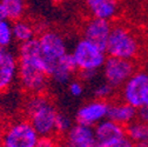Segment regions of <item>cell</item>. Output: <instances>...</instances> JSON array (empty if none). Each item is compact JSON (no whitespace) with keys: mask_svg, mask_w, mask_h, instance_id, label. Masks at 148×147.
Listing matches in <instances>:
<instances>
[{"mask_svg":"<svg viewBox=\"0 0 148 147\" xmlns=\"http://www.w3.org/2000/svg\"><path fill=\"white\" fill-rule=\"evenodd\" d=\"M105 49L108 57L136 61L142 53V41L139 34L129 26L115 23L112 25Z\"/></svg>","mask_w":148,"mask_h":147,"instance_id":"277c9868","label":"cell"},{"mask_svg":"<svg viewBox=\"0 0 148 147\" xmlns=\"http://www.w3.org/2000/svg\"><path fill=\"white\" fill-rule=\"evenodd\" d=\"M18 80V56L10 48L0 47V94Z\"/></svg>","mask_w":148,"mask_h":147,"instance_id":"30bf717a","label":"cell"},{"mask_svg":"<svg viewBox=\"0 0 148 147\" xmlns=\"http://www.w3.org/2000/svg\"><path fill=\"white\" fill-rule=\"evenodd\" d=\"M78 1H81V0H78ZM84 1H85V0H84Z\"/></svg>","mask_w":148,"mask_h":147,"instance_id":"1f68e13d","label":"cell"},{"mask_svg":"<svg viewBox=\"0 0 148 147\" xmlns=\"http://www.w3.org/2000/svg\"><path fill=\"white\" fill-rule=\"evenodd\" d=\"M0 147H4V145H3V131H0Z\"/></svg>","mask_w":148,"mask_h":147,"instance_id":"f1b7e54d","label":"cell"},{"mask_svg":"<svg viewBox=\"0 0 148 147\" xmlns=\"http://www.w3.org/2000/svg\"><path fill=\"white\" fill-rule=\"evenodd\" d=\"M77 73H78L77 67L74 65V61L69 53L60 63V65L55 68V71L52 73L49 79L58 85H64V84H68L72 79H74Z\"/></svg>","mask_w":148,"mask_h":147,"instance_id":"2e32d148","label":"cell"},{"mask_svg":"<svg viewBox=\"0 0 148 147\" xmlns=\"http://www.w3.org/2000/svg\"><path fill=\"white\" fill-rule=\"evenodd\" d=\"M97 147H134V144L127 137L109 142H98Z\"/></svg>","mask_w":148,"mask_h":147,"instance_id":"cb8c5ba5","label":"cell"},{"mask_svg":"<svg viewBox=\"0 0 148 147\" xmlns=\"http://www.w3.org/2000/svg\"><path fill=\"white\" fill-rule=\"evenodd\" d=\"M35 40L39 63L47 76L51 77L65 57L69 54L67 41L60 32L54 30H45L40 32Z\"/></svg>","mask_w":148,"mask_h":147,"instance_id":"3957f363","label":"cell"},{"mask_svg":"<svg viewBox=\"0 0 148 147\" xmlns=\"http://www.w3.org/2000/svg\"><path fill=\"white\" fill-rule=\"evenodd\" d=\"M78 72H100L106 59V49L85 38L78 39L69 51Z\"/></svg>","mask_w":148,"mask_h":147,"instance_id":"5b68a950","label":"cell"},{"mask_svg":"<svg viewBox=\"0 0 148 147\" xmlns=\"http://www.w3.org/2000/svg\"><path fill=\"white\" fill-rule=\"evenodd\" d=\"M0 10L5 19L13 23L25 16L26 1L25 0H0Z\"/></svg>","mask_w":148,"mask_h":147,"instance_id":"ac0fdd59","label":"cell"},{"mask_svg":"<svg viewBox=\"0 0 148 147\" xmlns=\"http://www.w3.org/2000/svg\"><path fill=\"white\" fill-rule=\"evenodd\" d=\"M73 119L62 112H58L57 120H55V132L57 135H64L69 131V128L73 126Z\"/></svg>","mask_w":148,"mask_h":147,"instance_id":"7402d4cb","label":"cell"},{"mask_svg":"<svg viewBox=\"0 0 148 147\" xmlns=\"http://www.w3.org/2000/svg\"><path fill=\"white\" fill-rule=\"evenodd\" d=\"M138 69L136 61L126 60L114 57H107L102 68V78L103 81L109 84L118 92L125 85V82L131 78L134 72Z\"/></svg>","mask_w":148,"mask_h":147,"instance_id":"ba28073f","label":"cell"},{"mask_svg":"<svg viewBox=\"0 0 148 147\" xmlns=\"http://www.w3.org/2000/svg\"><path fill=\"white\" fill-rule=\"evenodd\" d=\"M40 135L27 119L12 121L3 130L4 147H35Z\"/></svg>","mask_w":148,"mask_h":147,"instance_id":"8992f818","label":"cell"},{"mask_svg":"<svg viewBox=\"0 0 148 147\" xmlns=\"http://www.w3.org/2000/svg\"><path fill=\"white\" fill-rule=\"evenodd\" d=\"M59 140L57 135H45L40 137L35 147H58Z\"/></svg>","mask_w":148,"mask_h":147,"instance_id":"d4e9b609","label":"cell"},{"mask_svg":"<svg viewBox=\"0 0 148 147\" xmlns=\"http://www.w3.org/2000/svg\"><path fill=\"white\" fill-rule=\"evenodd\" d=\"M51 1H52L53 4H55V5H59V4L64 3V1H65V0H51Z\"/></svg>","mask_w":148,"mask_h":147,"instance_id":"4316f807","label":"cell"},{"mask_svg":"<svg viewBox=\"0 0 148 147\" xmlns=\"http://www.w3.org/2000/svg\"><path fill=\"white\" fill-rule=\"evenodd\" d=\"M62 142L68 147H97L98 140L94 127L74 122L69 131L62 135Z\"/></svg>","mask_w":148,"mask_h":147,"instance_id":"7c38bea8","label":"cell"},{"mask_svg":"<svg viewBox=\"0 0 148 147\" xmlns=\"http://www.w3.org/2000/svg\"><path fill=\"white\" fill-rule=\"evenodd\" d=\"M18 81L27 94L45 93L49 77L39 63L36 40L21 44L18 49Z\"/></svg>","mask_w":148,"mask_h":147,"instance_id":"6da1fadb","label":"cell"},{"mask_svg":"<svg viewBox=\"0 0 148 147\" xmlns=\"http://www.w3.org/2000/svg\"><path fill=\"white\" fill-rule=\"evenodd\" d=\"M139 121L148 124V106H142L138 108V119Z\"/></svg>","mask_w":148,"mask_h":147,"instance_id":"484cf974","label":"cell"},{"mask_svg":"<svg viewBox=\"0 0 148 147\" xmlns=\"http://www.w3.org/2000/svg\"><path fill=\"white\" fill-rule=\"evenodd\" d=\"M113 23L98 19V18H87L81 26L82 38L97 44L98 46L106 48Z\"/></svg>","mask_w":148,"mask_h":147,"instance_id":"8fae6325","label":"cell"},{"mask_svg":"<svg viewBox=\"0 0 148 147\" xmlns=\"http://www.w3.org/2000/svg\"><path fill=\"white\" fill-rule=\"evenodd\" d=\"M68 93L73 98H80L85 93V82L80 79H72L68 82Z\"/></svg>","mask_w":148,"mask_h":147,"instance_id":"603a6c76","label":"cell"},{"mask_svg":"<svg viewBox=\"0 0 148 147\" xmlns=\"http://www.w3.org/2000/svg\"><path fill=\"white\" fill-rule=\"evenodd\" d=\"M13 28V35H14V41L21 44L28 43L38 36V31L36 27L27 19L21 18V19L13 21L12 23Z\"/></svg>","mask_w":148,"mask_h":147,"instance_id":"e0dca14e","label":"cell"},{"mask_svg":"<svg viewBox=\"0 0 148 147\" xmlns=\"http://www.w3.org/2000/svg\"><path fill=\"white\" fill-rule=\"evenodd\" d=\"M134 147H148V144H135Z\"/></svg>","mask_w":148,"mask_h":147,"instance_id":"83f0119b","label":"cell"},{"mask_svg":"<svg viewBox=\"0 0 148 147\" xmlns=\"http://www.w3.org/2000/svg\"><path fill=\"white\" fill-rule=\"evenodd\" d=\"M24 112L26 119L33 125L40 137L57 135L55 120L59 111L46 93L28 94Z\"/></svg>","mask_w":148,"mask_h":147,"instance_id":"7a4b0ae2","label":"cell"},{"mask_svg":"<svg viewBox=\"0 0 148 147\" xmlns=\"http://www.w3.org/2000/svg\"><path fill=\"white\" fill-rule=\"evenodd\" d=\"M3 19H5V18H4V14H3V12H1V10H0V21H1Z\"/></svg>","mask_w":148,"mask_h":147,"instance_id":"4dcf8cb0","label":"cell"},{"mask_svg":"<svg viewBox=\"0 0 148 147\" xmlns=\"http://www.w3.org/2000/svg\"><path fill=\"white\" fill-rule=\"evenodd\" d=\"M14 41L12 21L3 19L0 21V47L10 48Z\"/></svg>","mask_w":148,"mask_h":147,"instance_id":"ffe728a7","label":"cell"},{"mask_svg":"<svg viewBox=\"0 0 148 147\" xmlns=\"http://www.w3.org/2000/svg\"><path fill=\"white\" fill-rule=\"evenodd\" d=\"M116 89L113 88L109 84H107L106 81H103L102 84H98L94 89H93V94L97 99H102V100H107L110 101L116 94Z\"/></svg>","mask_w":148,"mask_h":147,"instance_id":"44dd1931","label":"cell"},{"mask_svg":"<svg viewBox=\"0 0 148 147\" xmlns=\"http://www.w3.org/2000/svg\"><path fill=\"white\" fill-rule=\"evenodd\" d=\"M108 118L122 126H128L138 119V109L121 99L109 102Z\"/></svg>","mask_w":148,"mask_h":147,"instance_id":"5bb4252c","label":"cell"},{"mask_svg":"<svg viewBox=\"0 0 148 147\" xmlns=\"http://www.w3.org/2000/svg\"><path fill=\"white\" fill-rule=\"evenodd\" d=\"M126 137L135 144H148V124L135 120L126 126Z\"/></svg>","mask_w":148,"mask_h":147,"instance_id":"d6986e66","label":"cell"},{"mask_svg":"<svg viewBox=\"0 0 148 147\" xmlns=\"http://www.w3.org/2000/svg\"><path fill=\"white\" fill-rule=\"evenodd\" d=\"M94 132L98 142H109L125 138L126 127L107 118L94 126Z\"/></svg>","mask_w":148,"mask_h":147,"instance_id":"9a60e30c","label":"cell"},{"mask_svg":"<svg viewBox=\"0 0 148 147\" xmlns=\"http://www.w3.org/2000/svg\"><path fill=\"white\" fill-rule=\"evenodd\" d=\"M109 102L110 101L97 98L89 100L79 107L75 117H74V120L78 124L94 127L95 125L108 118Z\"/></svg>","mask_w":148,"mask_h":147,"instance_id":"9c48e42d","label":"cell"},{"mask_svg":"<svg viewBox=\"0 0 148 147\" xmlns=\"http://www.w3.org/2000/svg\"><path fill=\"white\" fill-rule=\"evenodd\" d=\"M58 147H68L65 142H59V145H58Z\"/></svg>","mask_w":148,"mask_h":147,"instance_id":"f546056e","label":"cell"},{"mask_svg":"<svg viewBox=\"0 0 148 147\" xmlns=\"http://www.w3.org/2000/svg\"><path fill=\"white\" fill-rule=\"evenodd\" d=\"M120 99L136 109L148 106V71L136 69L119 89Z\"/></svg>","mask_w":148,"mask_h":147,"instance_id":"52a82bcc","label":"cell"},{"mask_svg":"<svg viewBox=\"0 0 148 147\" xmlns=\"http://www.w3.org/2000/svg\"><path fill=\"white\" fill-rule=\"evenodd\" d=\"M89 16L113 23L121 13L120 0H85Z\"/></svg>","mask_w":148,"mask_h":147,"instance_id":"4fadbf2b","label":"cell"}]
</instances>
